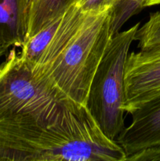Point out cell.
<instances>
[{
    "label": "cell",
    "instance_id": "14",
    "mask_svg": "<svg viewBox=\"0 0 160 161\" xmlns=\"http://www.w3.org/2000/svg\"><path fill=\"white\" fill-rule=\"evenodd\" d=\"M6 50H7V49L5 48V47L0 43V58H1L3 55H4V53L6 52Z\"/></svg>",
    "mask_w": 160,
    "mask_h": 161
},
{
    "label": "cell",
    "instance_id": "5",
    "mask_svg": "<svg viewBox=\"0 0 160 161\" xmlns=\"http://www.w3.org/2000/svg\"><path fill=\"white\" fill-rule=\"evenodd\" d=\"M124 110L130 113L160 94V42L129 53L124 72Z\"/></svg>",
    "mask_w": 160,
    "mask_h": 161
},
{
    "label": "cell",
    "instance_id": "3",
    "mask_svg": "<svg viewBox=\"0 0 160 161\" xmlns=\"http://www.w3.org/2000/svg\"><path fill=\"white\" fill-rule=\"evenodd\" d=\"M81 106L46 79L13 49L0 65V130L56 124Z\"/></svg>",
    "mask_w": 160,
    "mask_h": 161
},
{
    "label": "cell",
    "instance_id": "10",
    "mask_svg": "<svg viewBox=\"0 0 160 161\" xmlns=\"http://www.w3.org/2000/svg\"><path fill=\"white\" fill-rule=\"evenodd\" d=\"M140 50L148 48L160 42V10L150 14L149 18L135 35Z\"/></svg>",
    "mask_w": 160,
    "mask_h": 161
},
{
    "label": "cell",
    "instance_id": "13",
    "mask_svg": "<svg viewBox=\"0 0 160 161\" xmlns=\"http://www.w3.org/2000/svg\"><path fill=\"white\" fill-rule=\"evenodd\" d=\"M160 0H145L144 3V7H148V6H155V5H159Z\"/></svg>",
    "mask_w": 160,
    "mask_h": 161
},
{
    "label": "cell",
    "instance_id": "2",
    "mask_svg": "<svg viewBox=\"0 0 160 161\" xmlns=\"http://www.w3.org/2000/svg\"><path fill=\"white\" fill-rule=\"evenodd\" d=\"M122 148L108 138L81 106L48 126L0 130V161H125Z\"/></svg>",
    "mask_w": 160,
    "mask_h": 161
},
{
    "label": "cell",
    "instance_id": "1",
    "mask_svg": "<svg viewBox=\"0 0 160 161\" xmlns=\"http://www.w3.org/2000/svg\"><path fill=\"white\" fill-rule=\"evenodd\" d=\"M111 9L85 13L73 3L63 13L57 30L32 65L37 76L46 79L84 106L94 74L112 36Z\"/></svg>",
    "mask_w": 160,
    "mask_h": 161
},
{
    "label": "cell",
    "instance_id": "12",
    "mask_svg": "<svg viewBox=\"0 0 160 161\" xmlns=\"http://www.w3.org/2000/svg\"><path fill=\"white\" fill-rule=\"evenodd\" d=\"M126 160L160 161V146H154L144 150L140 151L130 156Z\"/></svg>",
    "mask_w": 160,
    "mask_h": 161
},
{
    "label": "cell",
    "instance_id": "8",
    "mask_svg": "<svg viewBox=\"0 0 160 161\" xmlns=\"http://www.w3.org/2000/svg\"><path fill=\"white\" fill-rule=\"evenodd\" d=\"M75 0H35L28 9V38L61 15ZM26 39V40H27Z\"/></svg>",
    "mask_w": 160,
    "mask_h": 161
},
{
    "label": "cell",
    "instance_id": "7",
    "mask_svg": "<svg viewBox=\"0 0 160 161\" xmlns=\"http://www.w3.org/2000/svg\"><path fill=\"white\" fill-rule=\"evenodd\" d=\"M26 0H0V43L6 49L21 47L28 38Z\"/></svg>",
    "mask_w": 160,
    "mask_h": 161
},
{
    "label": "cell",
    "instance_id": "9",
    "mask_svg": "<svg viewBox=\"0 0 160 161\" xmlns=\"http://www.w3.org/2000/svg\"><path fill=\"white\" fill-rule=\"evenodd\" d=\"M145 0H119L110 11L111 32L112 36L119 32L122 25L134 14L144 8Z\"/></svg>",
    "mask_w": 160,
    "mask_h": 161
},
{
    "label": "cell",
    "instance_id": "15",
    "mask_svg": "<svg viewBox=\"0 0 160 161\" xmlns=\"http://www.w3.org/2000/svg\"><path fill=\"white\" fill-rule=\"evenodd\" d=\"M34 1H35V0H26L27 4H28V9H29L30 6H31V5L32 4L33 2H34Z\"/></svg>",
    "mask_w": 160,
    "mask_h": 161
},
{
    "label": "cell",
    "instance_id": "4",
    "mask_svg": "<svg viewBox=\"0 0 160 161\" xmlns=\"http://www.w3.org/2000/svg\"><path fill=\"white\" fill-rule=\"evenodd\" d=\"M140 27L136 24L110 39L89 88L86 107L100 130L116 141L125 128L124 72L130 46Z\"/></svg>",
    "mask_w": 160,
    "mask_h": 161
},
{
    "label": "cell",
    "instance_id": "6",
    "mask_svg": "<svg viewBox=\"0 0 160 161\" xmlns=\"http://www.w3.org/2000/svg\"><path fill=\"white\" fill-rule=\"evenodd\" d=\"M130 114L132 116L131 124L116 138L126 159L140 151L160 146V94L133 109Z\"/></svg>",
    "mask_w": 160,
    "mask_h": 161
},
{
    "label": "cell",
    "instance_id": "11",
    "mask_svg": "<svg viewBox=\"0 0 160 161\" xmlns=\"http://www.w3.org/2000/svg\"><path fill=\"white\" fill-rule=\"evenodd\" d=\"M119 0H75V3L85 13L100 12L112 8Z\"/></svg>",
    "mask_w": 160,
    "mask_h": 161
}]
</instances>
